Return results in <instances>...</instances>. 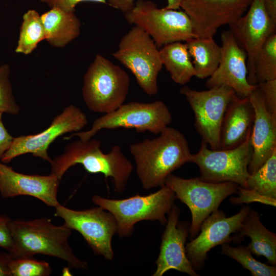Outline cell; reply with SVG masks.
<instances>
[{
	"mask_svg": "<svg viewBox=\"0 0 276 276\" xmlns=\"http://www.w3.org/2000/svg\"><path fill=\"white\" fill-rule=\"evenodd\" d=\"M129 152L135 161L137 177L146 190L164 186L166 178L190 162L192 155L185 135L169 126L156 137L130 145Z\"/></svg>",
	"mask_w": 276,
	"mask_h": 276,
	"instance_id": "obj_1",
	"label": "cell"
},
{
	"mask_svg": "<svg viewBox=\"0 0 276 276\" xmlns=\"http://www.w3.org/2000/svg\"><path fill=\"white\" fill-rule=\"evenodd\" d=\"M101 142L95 139L76 140L66 146L63 154L52 159L51 174L61 180L72 166L81 164L88 173H102L110 177L117 193L126 189L133 166L118 145L107 153L101 149Z\"/></svg>",
	"mask_w": 276,
	"mask_h": 276,
	"instance_id": "obj_2",
	"label": "cell"
},
{
	"mask_svg": "<svg viewBox=\"0 0 276 276\" xmlns=\"http://www.w3.org/2000/svg\"><path fill=\"white\" fill-rule=\"evenodd\" d=\"M10 228L15 246L14 258L41 254L61 259L68 266L85 269L87 264L75 256L68 243L71 229L55 225L48 218L11 220Z\"/></svg>",
	"mask_w": 276,
	"mask_h": 276,
	"instance_id": "obj_3",
	"label": "cell"
},
{
	"mask_svg": "<svg viewBox=\"0 0 276 276\" xmlns=\"http://www.w3.org/2000/svg\"><path fill=\"white\" fill-rule=\"evenodd\" d=\"M175 199L174 192L166 185L145 196L137 194L125 199H111L95 195L91 199L95 204L113 216L117 225L116 233L121 238L130 236L135 224L142 221H157L165 225L167 215Z\"/></svg>",
	"mask_w": 276,
	"mask_h": 276,
	"instance_id": "obj_4",
	"label": "cell"
},
{
	"mask_svg": "<svg viewBox=\"0 0 276 276\" xmlns=\"http://www.w3.org/2000/svg\"><path fill=\"white\" fill-rule=\"evenodd\" d=\"M130 83V77L124 70L97 54L84 75V102L90 111L110 112L125 103Z\"/></svg>",
	"mask_w": 276,
	"mask_h": 276,
	"instance_id": "obj_5",
	"label": "cell"
},
{
	"mask_svg": "<svg viewBox=\"0 0 276 276\" xmlns=\"http://www.w3.org/2000/svg\"><path fill=\"white\" fill-rule=\"evenodd\" d=\"M172 114L162 101L124 103L116 110L96 119L88 130L73 133L65 139L76 136L86 141L102 129L119 128L134 129L138 132L149 131L159 134L172 122Z\"/></svg>",
	"mask_w": 276,
	"mask_h": 276,
	"instance_id": "obj_6",
	"label": "cell"
},
{
	"mask_svg": "<svg viewBox=\"0 0 276 276\" xmlns=\"http://www.w3.org/2000/svg\"><path fill=\"white\" fill-rule=\"evenodd\" d=\"M125 18L148 33L158 48L197 37L192 21L183 11L158 8L150 1L138 0L125 13Z\"/></svg>",
	"mask_w": 276,
	"mask_h": 276,
	"instance_id": "obj_7",
	"label": "cell"
},
{
	"mask_svg": "<svg viewBox=\"0 0 276 276\" xmlns=\"http://www.w3.org/2000/svg\"><path fill=\"white\" fill-rule=\"evenodd\" d=\"M165 185L189 208L192 220L189 234L193 239L199 233L202 223L212 212L218 209L227 197L237 193L239 185L232 182H211L200 177L183 178L170 174Z\"/></svg>",
	"mask_w": 276,
	"mask_h": 276,
	"instance_id": "obj_8",
	"label": "cell"
},
{
	"mask_svg": "<svg viewBox=\"0 0 276 276\" xmlns=\"http://www.w3.org/2000/svg\"><path fill=\"white\" fill-rule=\"evenodd\" d=\"M112 55L130 71L146 94H157V77L163 65L159 50L148 33L134 26L121 38Z\"/></svg>",
	"mask_w": 276,
	"mask_h": 276,
	"instance_id": "obj_9",
	"label": "cell"
},
{
	"mask_svg": "<svg viewBox=\"0 0 276 276\" xmlns=\"http://www.w3.org/2000/svg\"><path fill=\"white\" fill-rule=\"evenodd\" d=\"M250 133L243 143L228 149H210L202 140L199 151L192 154L190 160L198 167L200 177L208 182H232L246 188L252 156Z\"/></svg>",
	"mask_w": 276,
	"mask_h": 276,
	"instance_id": "obj_10",
	"label": "cell"
},
{
	"mask_svg": "<svg viewBox=\"0 0 276 276\" xmlns=\"http://www.w3.org/2000/svg\"><path fill=\"white\" fill-rule=\"evenodd\" d=\"M195 116V127L202 140L213 150L220 149V135L227 107L236 94L231 88L216 86L198 91L184 86L179 90Z\"/></svg>",
	"mask_w": 276,
	"mask_h": 276,
	"instance_id": "obj_11",
	"label": "cell"
},
{
	"mask_svg": "<svg viewBox=\"0 0 276 276\" xmlns=\"http://www.w3.org/2000/svg\"><path fill=\"white\" fill-rule=\"evenodd\" d=\"M55 209V216L62 218L67 227L78 232L95 254L113 259L111 242L117 225L110 212L99 206L77 211L59 204Z\"/></svg>",
	"mask_w": 276,
	"mask_h": 276,
	"instance_id": "obj_12",
	"label": "cell"
},
{
	"mask_svg": "<svg viewBox=\"0 0 276 276\" xmlns=\"http://www.w3.org/2000/svg\"><path fill=\"white\" fill-rule=\"evenodd\" d=\"M250 210L249 206H244L237 214L227 217L223 211L217 209L205 219L199 233L186 245L187 257L195 270L203 266L212 248L232 242H241L239 230Z\"/></svg>",
	"mask_w": 276,
	"mask_h": 276,
	"instance_id": "obj_13",
	"label": "cell"
},
{
	"mask_svg": "<svg viewBox=\"0 0 276 276\" xmlns=\"http://www.w3.org/2000/svg\"><path fill=\"white\" fill-rule=\"evenodd\" d=\"M87 123L86 116L81 109L73 105H69L56 116L50 125L41 132L14 137L11 146L3 155L1 162L8 163L17 156L31 153L51 163L52 159L48 153L50 145L59 136L78 131Z\"/></svg>",
	"mask_w": 276,
	"mask_h": 276,
	"instance_id": "obj_14",
	"label": "cell"
},
{
	"mask_svg": "<svg viewBox=\"0 0 276 276\" xmlns=\"http://www.w3.org/2000/svg\"><path fill=\"white\" fill-rule=\"evenodd\" d=\"M252 0H182L197 37L213 38L218 29L244 15Z\"/></svg>",
	"mask_w": 276,
	"mask_h": 276,
	"instance_id": "obj_15",
	"label": "cell"
},
{
	"mask_svg": "<svg viewBox=\"0 0 276 276\" xmlns=\"http://www.w3.org/2000/svg\"><path fill=\"white\" fill-rule=\"evenodd\" d=\"M229 26L235 39L246 53L248 81L256 85L255 58L267 38L275 32L276 25L268 16L263 0H252L247 13Z\"/></svg>",
	"mask_w": 276,
	"mask_h": 276,
	"instance_id": "obj_16",
	"label": "cell"
},
{
	"mask_svg": "<svg viewBox=\"0 0 276 276\" xmlns=\"http://www.w3.org/2000/svg\"><path fill=\"white\" fill-rule=\"evenodd\" d=\"M222 56L219 64L205 83L211 88L224 86L233 89L241 98L248 97L257 84L247 79V54L239 45L231 31L221 35Z\"/></svg>",
	"mask_w": 276,
	"mask_h": 276,
	"instance_id": "obj_17",
	"label": "cell"
},
{
	"mask_svg": "<svg viewBox=\"0 0 276 276\" xmlns=\"http://www.w3.org/2000/svg\"><path fill=\"white\" fill-rule=\"evenodd\" d=\"M180 210L174 204L167 215L166 228L162 238L160 251L152 275L162 276L174 269L191 276H198L189 260L186 250L190 223L179 220Z\"/></svg>",
	"mask_w": 276,
	"mask_h": 276,
	"instance_id": "obj_18",
	"label": "cell"
},
{
	"mask_svg": "<svg viewBox=\"0 0 276 276\" xmlns=\"http://www.w3.org/2000/svg\"><path fill=\"white\" fill-rule=\"evenodd\" d=\"M59 181L51 174L40 175L17 172L0 161V194L4 198L29 196L55 208L60 204L57 199Z\"/></svg>",
	"mask_w": 276,
	"mask_h": 276,
	"instance_id": "obj_19",
	"label": "cell"
},
{
	"mask_svg": "<svg viewBox=\"0 0 276 276\" xmlns=\"http://www.w3.org/2000/svg\"><path fill=\"white\" fill-rule=\"evenodd\" d=\"M248 97L255 112L250 136L252 156L248 166L251 174L276 150V116L266 109L258 85Z\"/></svg>",
	"mask_w": 276,
	"mask_h": 276,
	"instance_id": "obj_20",
	"label": "cell"
},
{
	"mask_svg": "<svg viewBox=\"0 0 276 276\" xmlns=\"http://www.w3.org/2000/svg\"><path fill=\"white\" fill-rule=\"evenodd\" d=\"M254 118V109L249 98L235 94L223 119L220 149L233 148L243 143L251 133Z\"/></svg>",
	"mask_w": 276,
	"mask_h": 276,
	"instance_id": "obj_21",
	"label": "cell"
},
{
	"mask_svg": "<svg viewBox=\"0 0 276 276\" xmlns=\"http://www.w3.org/2000/svg\"><path fill=\"white\" fill-rule=\"evenodd\" d=\"M40 17L45 40L53 47L63 48L80 34L81 23L75 12L52 8Z\"/></svg>",
	"mask_w": 276,
	"mask_h": 276,
	"instance_id": "obj_22",
	"label": "cell"
},
{
	"mask_svg": "<svg viewBox=\"0 0 276 276\" xmlns=\"http://www.w3.org/2000/svg\"><path fill=\"white\" fill-rule=\"evenodd\" d=\"M244 236L250 239L247 246L257 256L265 257L272 265L276 264V235L269 231L260 221L259 212L249 210L241 225L239 237L242 242Z\"/></svg>",
	"mask_w": 276,
	"mask_h": 276,
	"instance_id": "obj_23",
	"label": "cell"
},
{
	"mask_svg": "<svg viewBox=\"0 0 276 276\" xmlns=\"http://www.w3.org/2000/svg\"><path fill=\"white\" fill-rule=\"evenodd\" d=\"M159 53L163 65L176 83L184 85L195 77V70L186 42L167 44L160 48Z\"/></svg>",
	"mask_w": 276,
	"mask_h": 276,
	"instance_id": "obj_24",
	"label": "cell"
},
{
	"mask_svg": "<svg viewBox=\"0 0 276 276\" xmlns=\"http://www.w3.org/2000/svg\"><path fill=\"white\" fill-rule=\"evenodd\" d=\"M199 79L210 77L217 68L222 56V48L213 38L195 37L186 42Z\"/></svg>",
	"mask_w": 276,
	"mask_h": 276,
	"instance_id": "obj_25",
	"label": "cell"
},
{
	"mask_svg": "<svg viewBox=\"0 0 276 276\" xmlns=\"http://www.w3.org/2000/svg\"><path fill=\"white\" fill-rule=\"evenodd\" d=\"M45 39V32L40 15L35 10H28L22 16L15 52L29 55Z\"/></svg>",
	"mask_w": 276,
	"mask_h": 276,
	"instance_id": "obj_26",
	"label": "cell"
},
{
	"mask_svg": "<svg viewBox=\"0 0 276 276\" xmlns=\"http://www.w3.org/2000/svg\"><path fill=\"white\" fill-rule=\"evenodd\" d=\"M246 189L276 199V150L258 169L250 174Z\"/></svg>",
	"mask_w": 276,
	"mask_h": 276,
	"instance_id": "obj_27",
	"label": "cell"
},
{
	"mask_svg": "<svg viewBox=\"0 0 276 276\" xmlns=\"http://www.w3.org/2000/svg\"><path fill=\"white\" fill-rule=\"evenodd\" d=\"M256 84L276 79V34L269 36L257 54L254 66Z\"/></svg>",
	"mask_w": 276,
	"mask_h": 276,
	"instance_id": "obj_28",
	"label": "cell"
},
{
	"mask_svg": "<svg viewBox=\"0 0 276 276\" xmlns=\"http://www.w3.org/2000/svg\"><path fill=\"white\" fill-rule=\"evenodd\" d=\"M221 254L239 262L253 276L276 275L275 266L268 265L256 260L247 246L234 247L228 243H225L221 245Z\"/></svg>",
	"mask_w": 276,
	"mask_h": 276,
	"instance_id": "obj_29",
	"label": "cell"
},
{
	"mask_svg": "<svg viewBox=\"0 0 276 276\" xmlns=\"http://www.w3.org/2000/svg\"><path fill=\"white\" fill-rule=\"evenodd\" d=\"M8 268L11 276H48L52 272L49 263L32 257L12 258Z\"/></svg>",
	"mask_w": 276,
	"mask_h": 276,
	"instance_id": "obj_30",
	"label": "cell"
},
{
	"mask_svg": "<svg viewBox=\"0 0 276 276\" xmlns=\"http://www.w3.org/2000/svg\"><path fill=\"white\" fill-rule=\"evenodd\" d=\"M10 74L8 64L0 65V112L15 115L19 113L20 108L13 94Z\"/></svg>",
	"mask_w": 276,
	"mask_h": 276,
	"instance_id": "obj_31",
	"label": "cell"
},
{
	"mask_svg": "<svg viewBox=\"0 0 276 276\" xmlns=\"http://www.w3.org/2000/svg\"><path fill=\"white\" fill-rule=\"evenodd\" d=\"M236 194L238 195V197H232L230 199L231 202L234 204L239 205L244 203L258 202L273 206L276 205L275 199L264 197L253 190L240 186L238 188Z\"/></svg>",
	"mask_w": 276,
	"mask_h": 276,
	"instance_id": "obj_32",
	"label": "cell"
},
{
	"mask_svg": "<svg viewBox=\"0 0 276 276\" xmlns=\"http://www.w3.org/2000/svg\"><path fill=\"white\" fill-rule=\"evenodd\" d=\"M267 110L276 116V79L257 84Z\"/></svg>",
	"mask_w": 276,
	"mask_h": 276,
	"instance_id": "obj_33",
	"label": "cell"
},
{
	"mask_svg": "<svg viewBox=\"0 0 276 276\" xmlns=\"http://www.w3.org/2000/svg\"><path fill=\"white\" fill-rule=\"evenodd\" d=\"M11 219L0 215V247L6 249L12 258L15 254V246L10 228Z\"/></svg>",
	"mask_w": 276,
	"mask_h": 276,
	"instance_id": "obj_34",
	"label": "cell"
},
{
	"mask_svg": "<svg viewBox=\"0 0 276 276\" xmlns=\"http://www.w3.org/2000/svg\"><path fill=\"white\" fill-rule=\"evenodd\" d=\"M48 5L50 8H58L67 12H75L76 6L83 2H94L106 4L107 0H39Z\"/></svg>",
	"mask_w": 276,
	"mask_h": 276,
	"instance_id": "obj_35",
	"label": "cell"
},
{
	"mask_svg": "<svg viewBox=\"0 0 276 276\" xmlns=\"http://www.w3.org/2000/svg\"><path fill=\"white\" fill-rule=\"evenodd\" d=\"M182 0H167L165 8L176 10L180 7ZM107 3L113 8L119 9L124 13L132 9L134 6L133 0H107Z\"/></svg>",
	"mask_w": 276,
	"mask_h": 276,
	"instance_id": "obj_36",
	"label": "cell"
},
{
	"mask_svg": "<svg viewBox=\"0 0 276 276\" xmlns=\"http://www.w3.org/2000/svg\"><path fill=\"white\" fill-rule=\"evenodd\" d=\"M14 137L8 132L0 119V161L4 153L11 146Z\"/></svg>",
	"mask_w": 276,
	"mask_h": 276,
	"instance_id": "obj_37",
	"label": "cell"
},
{
	"mask_svg": "<svg viewBox=\"0 0 276 276\" xmlns=\"http://www.w3.org/2000/svg\"><path fill=\"white\" fill-rule=\"evenodd\" d=\"M11 258L8 252H0V276H11L8 264Z\"/></svg>",
	"mask_w": 276,
	"mask_h": 276,
	"instance_id": "obj_38",
	"label": "cell"
},
{
	"mask_svg": "<svg viewBox=\"0 0 276 276\" xmlns=\"http://www.w3.org/2000/svg\"><path fill=\"white\" fill-rule=\"evenodd\" d=\"M263 4L268 16L276 25V0H263Z\"/></svg>",
	"mask_w": 276,
	"mask_h": 276,
	"instance_id": "obj_39",
	"label": "cell"
},
{
	"mask_svg": "<svg viewBox=\"0 0 276 276\" xmlns=\"http://www.w3.org/2000/svg\"><path fill=\"white\" fill-rule=\"evenodd\" d=\"M3 113H2V112H0V119H2V117Z\"/></svg>",
	"mask_w": 276,
	"mask_h": 276,
	"instance_id": "obj_40",
	"label": "cell"
}]
</instances>
